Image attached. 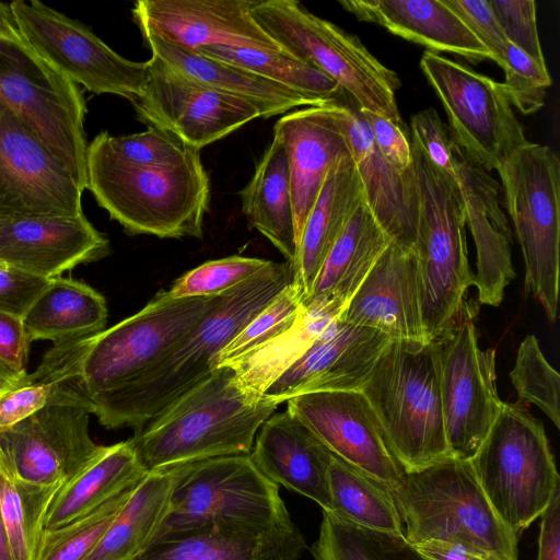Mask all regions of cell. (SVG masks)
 Here are the masks:
<instances>
[{"instance_id": "1", "label": "cell", "mask_w": 560, "mask_h": 560, "mask_svg": "<svg viewBox=\"0 0 560 560\" xmlns=\"http://www.w3.org/2000/svg\"><path fill=\"white\" fill-rule=\"evenodd\" d=\"M291 265L268 268L215 295L201 322L172 350L119 389L91 397L92 413L106 429H140L214 370L221 350L285 285L292 282Z\"/></svg>"}, {"instance_id": "2", "label": "cell", "mask_w": 560, "mask_h": 560, "mask_svg": "<svg viewBox=\"0 0 560 560\" xmlns=\"http://www.w3.org/2000/svg\"><path fill=\"white\" fill-rule=\"evenodd\" d=\"M280 404L253 398L220 366L129 439L148 470L213 457L249 455L260 425Z\"/></svg>"}, {"instance_id": "3", "label": "cell", "mask_w": 560, "mask_h": 560, "mask_svg": "<svg viewBox=\"0 0 560 560\" xmlns=\"http://www.w3.org/2000/svg\"><path fill=\"white\" fill-rule=\"evenodd\" d=\"M86 188L128 234L202 237L210 182L199 152L171 167H133L113 158L98 133L88 145Z\"/></svg>"}, {"instance_id": "4", "label": "cell", "mask_w": 560, "mask_h": 560, "mask_svg": "<svg viewBox=\"0 0 560 560\" xmlns=\"http://www.w3.org/2000/svg\"><path fill=\"white\" fill-rule=\"evenodd\" d=\"M388 490L410 545L436 540L486 560H517L520 537L492 509L469 460L450 456L404 472Z\"/></svg>"}, {"instance_id": "5", "label": "cell", "mask_w": 560, "mask_h": 560, "mask_svg": "<svg viewBox=\"0 0 560 560\" xmlns=\"http://www.w3.org/2000/svg\"><path fill=\"white\" fill-rule=\"evenodd\" d=\"M361 392L404 472L452 456L433 340H390Z\"/></svg>"}, {"instance_id": "6", "label": "cell", "mask_w": 560, "mask_h": 560, "mask_svg": "<svg viewBox=\"0 0 560 560\" xmlns=\"http://www.w3.org/2000/svg\"><path fill=\"white\" fill-rule=\"evenodd\" d=\"M418 222L413 252L421 284L428 340L448 330L465 314L474 282L466 243L465 199L459 182L435 166L411 140Z\"/></svg>"}, {"instance_id": "7", "label": "cell", "mask_w": 560, "mask_h": 560, "mask_svg": "<svg viewBox=\"0 0 560 560\" xmlns=\"http://www.w3.org/2000/svg\"><path fill=\"white\" fill-rule=\"evenodd\" d=\"M250 13L284 51L335 80L360 109L385 117L406 131L396 102L400 79L357 36L313 14L295 0H258Z\"/></svg>"}, {"instance_id": "8", "label": "cell", "mask_w": 560, "mask_h": 560, "mask_svg": "<svg viewBox=\"0 0 560 560\" xmlns=\"http://www.w3.org/2000/svg\"><path fill=\"white\" fill-rule=\"evenodd\" d=\"M527 406L520 400L503 402L469 459L492 509L518 537L540 517L560 488L545 428Z\"/></svg>"}, {"instance_id": "9", "label": "cell", "mask_w": 560, "mask_h": 560, "mask_svg": "<svg viewBox=\"0 0 560 560\" xmlns=\"http://www.w3.org/2000/svg\"><path fill=\"white\" fill-rule=\"evenodd\" d=\"M0 96L86 189L85 102L78 85L39 57L18 27L0 33Z\"/></svg>"}, {"instance_id": "10", "label": "cell", "mask_w": 560, "mask_h": 560, "mask_svg": "<svg viewBox=\"0 0 560 560\" xmlns=\"http://www.w3.org/2000/svg\"><path fill=\"white\" fill-rule=\"evenodd\" d=\"M525 265V284L555 322L559 299L560 160L528 142L497 171Z\"/></svg>"}, {"instance_id": "11", "label": "cell", "mask_w": 560, "mask_h": 560, "mask_svg": "<svg viewBox=\"0 0 560 560\" xmlns=\"http://www.w3.org/2000/svg\"><path fill=\"white\" fill-rule=\"evenodd\" d=\"M289 520L279 486L256 468L249 455L213 457L180 464L152 541L211 523L268 526Z\"/></svg>"}, {"instance_id": "12", "label": "cell", "mask_w": 560, "mask_h": 560, "mask_svg": "<svg viewBox=\"0 0 560 560\" xmlns=\"http://www.w3.org/2000/svg\"><path fill=\"white\" fill-rule=\"evenodd\" d=\"M213 299L172 300L162 290L135 315L94 335L81 369L90 398L137 380L201 322Z\"/></svg>"}, {"instance_id": "13", "label": "cell", "mask_w": 560, "mask_h": 560, "mask_svg": "<svg viewBox=\"0 0 560 560\" xmlns=\"http://www.w3.org/2000/svg\"><path fill=\"white\" fill-rule=\"evenodd\" d=\"M420 68L440 98L457 144L488 172L529 141L501 82L427 50Z\"/></svg>"}, {"instance_id": "14", "label": "cell", "mask_w": 560, "mask_h": 560, "mask_svg": "<svg viewBox=\"0 0 560 560\" xmlns=\"http://www.w3.org/2000/svg\"><path fill=\"white\" fill-rule=\"evenodd\" d=\"M23 40L60 73L95 94L130 103L141 93L149 61H131L90 28L40 1L9 2Z\"/></svg>"}, {"instance_id": "15", "label": "cell", "mask_w": 560, "mask_h": 560, "mask_svg": "<svg viewBox=\"0 0 560 560\" xmlns=\"http://www.w3.org/2000/svg\"><path fill=\"white\" fill-rule=\"evenodd\" d=\"M433 341L450 452L454 457L469 460L503 405L497 390L495 351L479 347L470 306L457 324Z\"/></svg>"}, {"instance_id": "16", "label": "cell", "mask_w": 560, "mask_h": 560, "mask_svg": "<svg viewBox=\"0 0 560 560\" xmlns=\"http://www.w3.org/2000/svg\"><path fill=\"white\" fill-rule=\"evenodd\" d=\"M141 93L131 102L147 127L168 131L196 150L260 117L244 100L218 92L151 55Z\"/></svg>"}, {"instance_id": "17", "label": "cell", "mask_w": 560, "mask_h": 560, "mask_svg": "<svg viewBox=\"0 0 560 560\" xmlns=\"http://www.w3.org/2000/svg\"><path fill=\"white\" fill-rule=\"evenodd\" d=\"M90 413L83 406L44 407L0 430V460L23 481L66 486L107 448L91 439Z\"/></svg>"}, {"instance_id": "18", "label": "cell", "mask_w": 560, "mask_h": 560, "mask_svg": "<svg viewBox=\"0 0 560 560\" xmlns=\"http://www.w3.org/2000/svg\"><path fill=\"white\" fill-rule=\"evenodd\" d=\"M83 188L0 96V214H83Z\"/></svg>"}, {"instance_id": "19", "label": "cell", "mask_w": 560, "mask_h": 560, "mask_svg": "<svg viewBox=\"0 0 560 560\" xmlns=\"http://www.w3.org/2000/svg\"><path fill=\"white\" fill-rule=\"evenodd\" d=\"M287 411L335 456L387 488L402 476L361 390L300 394L287 400Z\"/></svg>"}, {"instance_id": "20", "label": "cell", "mask_w": 560, "mask_h": 560, "mask_svg": "<svg viewBox=\"0 0 560 560\" xmlns=\"http://www.w3.org/2000/svg\"><path fill=\"white\" fill-rule=\"evenodd\" d=\"M254 3V0H139L131 12L142 35H153L185 49L229 46L287 52L255 21L250 13Z\"/></svg>"}, {"instance_id": "21", "label": "cell", "mask_w": 560, "mask_h": 560, "mask_svg": "<svg viewBox=\"0 0 560 560\" xmlns=\"http://www.w3.org/2000/svg\"><path fill=\"white\" fill-rule=\"evenodd\" d=\"M392 339L340 317L265 393L278 401L313 392L362 390Z\"/></svg>"}, {"instance_id": "22", "label": "cell", "mask_w": 560, "mask_h": 560, "mask_svg": "<svg viewBox=\"0 0 560 560\" xmlns=\"http://www.w3.org/2000/svg\"><path fill=\"white\" fill-rule=\"evenodd\" d=\"M109 253L107 238L85 218L0 214V262L52 279Z\"/></svg>"}, {"instance_id": "23", "label": "cell", "mask_w": 560, "mask_h": 560, "mask_svg": "<svg viewBox=\"0 0 560 560\" xmlns=\"http://www.w3.org/2000/svg\"><path fill=\"white\" fill-rule=\"evenodd\" d=\"M340 318L392 340L427 341L413 249L392 241L352 295Z\"/></svg>"}, {"instance_id": "24", "label": "cell", "mask_w": 560, "mask_h": 560, "mask_svg": "<svg viewBox=\"0 0 560 560\" xmlns=\"http://www.w3.org/2000/svg\"><path fill=\"white\" fill-rule=\"evenodd\" d=\"M332 101L343 118L366 207L393 241L413 249L418 206L412 164L405 173L397 172L378 151L355 101L342 90Z\"/></svg>"}, {"instance_id": "25", "label": "cell", "mask_w": 560, "mask_h": 560, "mask_svg": "<svg viewBox=\"0 0 560 560\" xmlns=\"http://www.w3.org/2000/svg\"><path fill=\"white\" fill-rule=\"evenodd\" d=\"M273 133L281 139L288 156L299 246L329 168L351 151L341 112L332 100L282 116Z\"/></svg>"}, {"instance_id": "26", "label": "cell", "mask_w": 560, "mask_h": 560, "mask_svg": "<svg viewBox=\"0 0 560 560\" xmlns=\"http://www.w3.org/2000/svg\"><path fill=\"white\" fill-rule=\"evenodd\" d=\"M453 152L456 178L465 199L466 225L476 247L472 285L479 304L499 306L505 288L516 276L511 259V231L499 206V185L455 139Z\"/></svg>"}, {"instance_id": "27", "label": "cell", "mask_w": 560, "mask_h": 560, "mask_svg": "<svg viewBox=\"0 0 560 560\" xmlns=\"http://www.w3.org/2000/svg\"><path fill=\"white\" fill-rule=\"evenodd\" d=\"M305 547L292 520L268 526L211 523L154 540L127 560H298Z\"/></svg>"}, {"instance_id": "28", "label": "cell", "mask_w": 560, "mask_h": 560, "mask_svg": "<svg viewBox=\"0 0 560 560\" xmlns=\"http://www.w3.org/2000/svg\"><path fill=\"white\" fill-rule=\"evenodd\" d=\"M249 456L270 481L331 512L328 476L334 454L287 410L260 425Z\"/></svg>"}, {"instance_id": "29", "label": "cell", "mask_w": 560, "mask_h": 560, "mask_svg": "<svg viewBox=\"0 0 560 560\" xmlns=\"http://www.w3.org/2000/svg\"><path fill=\"white\" fill-rule=\"evenodd\" d=\"M340 4L359 20L439 54L472 61L492 60L490 51L443 0H348Z\"/></svg>"}, {"instance_id": "30", "label": "cell", "mask_w": 560, "mask_h": 560, "mask_svg": "<svg viewBox=\"0 0 560 560\" xmlns=\"http://www.w3.org/2000/svg\"><path fill=\"white\" fill-rule=\"evenodd\" d=\"M364 201L362 185L352 155L334 164L304 224L292 283L303 302L310 296L322 266L352 215Z\"/></svg>"}, {"instance_id": "31", "label": "cell", "mask_w": 560, "mask_h": 560, "mask_svg": "<svg viewBox=\"0 0 560 560\" xmlns=\"http://www.w3.org/2000/svg\"><path fill=\"white\" fill-rule=\"evenodd\" d=\"M92 337H74L54 343L33 373H25L0 392V430L49 405L83 406L92 412L81 374Z\"/></svg>"}, {"instance_id": "32", "label": "cell", "mask_w": 560, "mask_h": 560, "mask_svg": "<svg viewBox=\"0 0 560 560\" xmlns=\"http://www.w3.org/2000/svg\"><path fill=\"white\" fill-rule=\"evenodd\" d=\"M152 55L196 81L255 106L269 118L299 106H316L303 95L246 69L211 59L170 44L153 35H142Z\"/></svg>"}, {"instance_id": "33", "label": "cell", "mask_w": 560, "mask_h": 560, "mask_svg": "<svg viewBox=\"0 0 560 560\" xmlns=\"http://www.w3.org/2000/svg\"><path fill=\"white\" fill-rule=\"evenodd\" d=\"M240 196L248 223L267 237L292 267L298 244L288 156L279 136L273 133Z\"/></svg>"}, {"instance_id": "34", "label": "cell", "mask_w": 560, "mask_h": 560, "mask_svg": "<svg viewBox=\"0 0 560 560\" xmlns=\"http://www.w3.org/2000/svg\"><path fill=\"white\" fill-rule=\"evenodd\" d=\"M392 241L363 201L327 255L303 306L346 307Z\"/></svg>"}, {"instance_id": "35", "label": "cell", "mask_w": 560, "mask_h": 560, "mask_svg": "<svg viewBox=\"0 0 560 560\" xmlns=\"http://www.w3.org/2000/svg\"><path fill=\"white\" fill-rule=\"evenodd\" d=\"M147 472L130 440L107 446L100 458L57 492L45 515L44 534L90 513L138 483Z\"/></svg>"}, {"instance_id": "36", "label": "cell", "mask_w": 560, "mask_h": 560, "mask_svg": "<svg viewBox=\"0 0 560 560\" xmlns=\"http://www.w3.org/2000/svg\"><path fill=\"white\" fill-rule=\"evenodd\" d=\"M22 320L30 342L56 343L104 330L107 306L104 296L84 282L56 277L37 295Z\"/></svg>"}, {"instance_id": "37", "label": "cell", "mask_w": 560, "mask_h": 560, "mask_svg": "<svg viewBox=\"0 0 560 560\" xmlns=\"http://www.w3.org/2000/svg\"><path fill=\"white\" fill-rule=\"evenodd\" d=\"M343 308L337 304L303 306L287 330L222 366H230L235 372L236 382L248 396L261 398L325 329L340 317Z\"/></svg>"}, {"instance_id": "38", "label": "cell", "mask_w": 560, "mask_h": 560, "mask_svg": "<svg viewBox=\"0 0 560 560\" xmlns=\"http://www.w3.org/2000/svg\"><path fill=\"white\" fill-rule=\"evenodd\" d=\"M179 467L148 471L85 560H127L144 550L166 515Z\"/></svg>"}, {"instance_id": "39", "label": "cell", "mask_w": 560, "mask_h": 560, "mask_svg": "<svg viewBox=\"0 0 560 560\" xmlns=\"http://www.w3.org/2000/svg\"><path fill=\"white\" fill-rule=\"evenodd\" d=\"M194 51L281 84L316 106L331 101L341 90L335 80L317 67L287 52L229 46H202Z\"/></svg>"}, {"instance_id": "40", "label": "cell", "mask_w": 560, "mask_h": 560, "mask_svg": "<svg viewBox=\"0 0 560 560\" xmlns=\"http://www.w3.org/2000/svg\"><path fill=\"white\" fill-rule=\"evenodd\" d=\"M65 485H35L0 460V511L13 560H38L47 510Z\"/></svg>"}, {"instance_id": "41", "label": "cell", "mask_w": 560, "mask_h": 560, "mask_svg": "<svg viewBox=\"0 0 560 560\" xmlns=\"http://www.w3.org/2000/svg\"><path fill=\"white\" fill-rule=\"evenodd\" d=\"M331 512L368 529L404 536L388 488L332 456L329 467Z\"/></svg>"}, {"instance_id": "42", "label": "cell", "mask_w": 560, "mask_h": 560, "mask_svg": "<svg viewBox=\"0 0 560 560\" xmlns=\"http://www.w3.org/2000/svg\"><path fill=\"white\" fill-rule=\"evenodd\" d=\"M311 553L315 560H428L402 535L368 529L329 511H323Z\"/></svg>"}, {"instance_id": "43", "label": "cell", "mask_w": 560, "mask_h": 560, "mask_svg": "<svg viewBox=\"0 0 560 560\" xmlns=\"http://www.w3.org/2000/svg\"><path fill=\"white\" fill-rule=\"evenodd\" d=\"M138 483L124 489L70 524L44 534L38 560H85L127 503Z\"/></svg>"}, {"instance_id": "44", "label": "cell", "mask_w": 560, "mask_h": 560, "mask_svg": "<svg viewBox=\"0 0 560 560\" xmlns=\"http://www.w3.org/2000/svg\"><path fill=\"white\" fill-rule=\"evenodd\" d=\"M509 376L518 400L537 406L560 429V376L545 358L536 336L528 335L521 342Z\"/></svg>"}, {"instance_id": "45", "label": "cell", "mask_w": 560, "mask_h": 560, "mask_svg": "<svg viewBox=\"0 0 560 560\" xmlns=\"http://www.w3.org/2000/svg\"><path fill=\"white\" fill-rule=\"evenodd\" d=\"M302 308V293L291 282L221 350L214 369L253 351L287 330L293 325Z\"/></svg>"}, {"instance_id": "46", "label": "cell", "mask_w": 560, "mask_h": 560, "mask_svg": "<svg viewBox=\"0 0 560 560\" xmlns=\"http://www.w3.org/2000/svg\"><path fill=\"white\" fill-rule=\"evenodd\" d=\"M101 136L113 158L133 167H171L199 152L173 133L154 127L129 136L114 137L107 131Z\"/></svg>"}, {"instance_id": "47", "label": "cell", "mask_w": 560, "mask_h": 560, "mask_svg": "<svg viewBox=\"0 0 560 560\" xmlns=\"http://www.w3.org/2000/svg\"><path fill=\"white\" fill-rule=\"evenodd\" d=\"M272 262L237 255L210 260L184 273L164 292L172 300L220 295L268 268Z\"/></svg>"}, {"instance_id": "48", "label": "cell", "mask_w": 560, "mask_h": 560, "mask_svg": "<svg viewBox=\"0 0 560 560\" xmlns=\"http://www.w3.org/2000/svg\"><path fill=\"white\" fill-rule=\"evenodd\" d=\"M502 69L505 74L502 85L511 105L524 115L538 112L552 83L546 63H539L510 44Z\"/></svg>"}, {"instance_id": "49", "label": "cell", "mask_w": 560, "mask_h": 560, "mask_svg": "<svg viewBox=\"0 0 560 560\" xmlns=\"http://www.w3.org/2000/svg\"><path fill=\"white\" fill-rule=\"evenodd\" d=\"M509 43L538 61L546 63L536 22L534 0H488Z\"/></svg>"}, {"instance_id": "50", "label": "cell", "mask_w": 560, "mask_h": 560, "mask_svg": "<svg viewBox=\"0 0 560 560\" xmlns=\"http://www.w3.org/2000/svg\"><path fill=\"white\" fill-rule=\"evenodd\" d=\"M411 132V140L418 144L423 154L440 170L456 178L454 137L438 113L429 108L413 115Z\"/></svg>"}, {"instance_id": "51", "label": "cell", "mask_w": 560, "mask_h": 560, "mask_svg": "<svg viewBox=\"0 0 560 560\" xmlns=\"http://www.w3.org/2000/svg\"><path fill=\"white\" fill-rule=\"evenodd\" d=\"M490 51L501 68L510 45L488 0H443Z\"/></svg>"}, {"instance_id": "52", "label": "cell", "mask_w": 560, "mask_h": 560, "mask_svg": "<svg viewBox=\"0 0 560 560\" xmlns=\"http://www.w3.org/2000/svg\"><path fill=\"white\" fill-rule=\"evenodd\" d=\"M49 280L0 262V312L23 317Z\"/></svg>"}, {"instance_id": "53", "label": "cell", "mask_w": 560, "mask_h": 560, "mask_svg": "<svg viewBox=\"0 0 560 560\" xmlns=\"http://www.w3.org/2000/svg\"><path fill=\"white\" fill-rule=\"evenodd\" d=\"M360 110L385 160L399 173L408 171L412 164V154L406 131L385 117L368 110Z\"/></svg>"}, {"instance_id": "54", "label": "cell", "mask_w": 560, "mask_h": 560, "mask_svg": "<svg viewBox=\"0 0 560 560\" xmlns=\"http://www.w3.org/2000/svg\"><path fill=\"white\" fill-rule=\"evenodd\" d=\"M30 343L22 317L0 312V362L19 376L26 373Z\"/></svg>"}, {"instance_id": "55", "label": "cell", "mask_w": 560, "mask_h": 560, "mask_svg": "<svg viewBox=\"0 0 560 560\" xmlns=\"http://www.w3.org/2000/svg\"><path fill=\"white\" fill-rule=\"evenodd\" d=\"M540 517L538 560H560V488Z\"/></svg>"}, {"instance_id": "56", "label": "cell", "mask_w": 560, "mask_h": 560, "mask_svg": "<svg viewBox=\"0 0 560 560\" xmlns=\"http://www.w3.org/2000/svg\"><path fill=\"white\" fill-rule=\"evenodd\" d=\"M428 560H486L465 548L444 541H424L412 545Z\"/></svg>"}, {"instance_id": "57", "label": "cell", "mask_w": 560, "mask_h": 560, "mask_svg": "<svg viewBox=\"0 0 560 560\" xmlns=\"http://www.w3.org/2000/svg\"><path fill=\"white\" fill-rule=\"evenodd\" d=\"M16 28V24L9 3L0 2V33Z\"/></svg>"}, {"instance_id": "58", "label": "cell", "mask_w": 560, "mask_h": 560, "mask_svg": "<svg viewBox=\"0 0 560 560\" xmlns=\"http://www.w3.org/2000/svg\"><path fill=\"white\" fill-rule=\"evenodd\" d=\"M21 376L0 362V392L12 386Z\"/></svg>"}, {"instance_id": "59", "label": "cell", "mask_w": 560, "mask_h": 560, "mask_svg": "<svg viewBox=\"0 0 560 560\" xmlns=\"http://www.w3.org/2000/svg\"><path fill=\"white\" fill-rule=\"evenodd\" d=\"M0 560H13L0 511Z\"/></svg>"}]
</instances>
